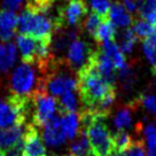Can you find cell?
I'll return each instance as SVG.
<instances>
[{
  "label": "cell",
  "mask_w": 156,
  "mask_h": 156,
  "mask_svg": "<svg viewBox=\"0 0 156 156\" xmlns=\"http://www.w3.org/2000/svg\"><path fill=\"white\" fill-rule=\"evenodd\" d=\"M77 82L78 93L84 105V110L94 112L98 103L108 93L115 91L114 85L100 76L91 63L77 73Z\"/></svg>",
  "instance_id": "6da1fadb"
},
{
  "label": "cell",
  "mask_w": 156,
  "mask_h": 156,
  "mask_svg": "<svg viewBox=\"0 0 156 156\" xmlns=\"http://www.w3.org/2000/svg\"><path fill=\"white\" fill-rule=\"evenodd\" d=\"M80 123L86 132L91 151L95 156H112V136L105 123L103 115L84 110L80 112Z\"/></svg>",
  "instance_id": "7a4b0ae2"
},
{
  "label": "cell",
  "mask_w": 156,
  "mask_h": 156,
  "mask_svg": "<svg viewBox=\"0 0 156 156\" xmlns=\"http://www.w3.org/2000/svg\"><path fill=\"white\" fill-rule=\"evenodd\" d=\"M38 68L32 63L22 62L14 69L10 77V90L14 95L31 98L39 91H45L43 75L38 76Z\"/></svg>",
  "instance_id": "3957f363"
},
{
  "label": "cell",
  "mask_w": 156,
  "mask_h": 156,
  "mask_svg": "<svg viewBox=\"0 0 156 156\" xmlns=\"http://www.w3.org/2000/svg\"><path fill=\"white\" fill-rule=\"evenodd\" d=\"M58 112V103L55 98L49 95L46 91H39L32 97L31 119L36 126H44L51 118Z\"/></svg>",
  "instance_id": "277c9868"
},
{
  "label": "cell",
  "mask_w": 156,
  "mask_h": 156,
  "mask_svg": "<svg viewBox=\"0 0 156 156\" xmlns=\"http://www.w3.org/2000/svg\"><path fill=\"white\" fill-rule=\"evenodd\" d=\"M92 55L93 52L90 45L77 38L69 45L64 62L71 71H76L78 73L91 63Z\"/></svg>",
  "instance_id": "5b68a950"
},
{
  "label": "cell",
  "mask_w": 156,
  "mask_h": 156,
  "mask_svg": "<svg viewBox=\"0 0 156 156\" xmlns=\"http://www.w3.org/2000/svg\"><path fill=\"white\" fill-rule=\"evenodd\" d=\"M23 156H47V151L39 134L38 127L30 123L27 125L22 146Z\"/></svg>",
  "instance_id": "8992f818"
},
{
  "label": "cell",
  "mask_w": 156,
  "mask_h": 156,
  "mask_svg": "<svg viewBox=\"0 0 156 156\" xmlns=\"http://www.w3.org/2000/svg\"><path fill=\"white\" fill-rule=\"evenodd\" d=\"M62 9L64 25L76 28L83 23L84 17L87 14V6L84 0H68Z\"/></svg>",
  "instance_id": "52a82bcc"
},
{
  "label": "cell",
  "mask_w": 156,
  "mask_h": 156,
  "mask_svg": "<svg viewBox=\"0 0 156 156\" xmlns=\"http://www.w3.org/2000/svg\"><path fill=\"white\" fill-rule=\"evenodd\" d=\"M43 139L48 147L62 146L68 139L61 124V115H55L44 125Z\"/></svg>",
  "instance_id": "ba28073f"
},
{
  "label": "cell",
  "mask_w": 156,
  "mask_h": 156,
  "mask_svg": "<svg viewBox=\"0 0 156 156\" xmlns=\"http://www.w3.org/2000/svg\"><path fill=\"white\" fill-rule=\"evenodd\" d=\"M27 130V124L0 129V149L2 151H9L23 142Z\"/></svg>",
  "instance_id": "9c48e42d"
},
{
  "label": "cell",
  "mask_w": 156,
  "mask_h": 156,
  "mask_svg": "<svg viewBox=\"0 0 156 156\" xmlns=\"http://www.w3.org/2000/svg\"><path fill=\"white\" fill-rule=\"evenodd\" d=\"M91 64H92L94 69L97 70L100 76H102L108 83L112 85L115 84V66L112 58L108 56L107 54H105L100 49L98 52H94L91 58Z\"/></svg>",
  "instance_id": "30bf717a"
},
{
  "label": "cell",
  "mask_w": 156,
  "mask_h": 156,
  "mask_svg": "<svg viewBox=\"0 0 156 156\" xmlns=\"http://www.w3.org/2000/svg\"><path fill=\"white\" fill-rule=\"evenodd\" d=\"M19 27V17L13 10L0 9V40L9 41Z\"/></svg>",
  "instance_id": "8fae6325"
},
{
  "label": "cell",
  "mask_w": 156,
  "mask_h": 156,
  "mask_svg": "<svg viewBox=\"0 0 156 156\" xmlns=\"http://www.w3.org/2000/svg\"><path fill=\"white\" fill-rule=\"evenodd\" d=\"M16 44H17L23 62L34 64L37 45H38V38L32 37V36H28V34H20L16 38Z\"/></svg>",
  "instance_id": "7c38bea8"
},
{
  "label": "cell",
  "mask_w": 156,
  "mask_h": 156,
  "mask_svg": "<svg viewBox=\"0 0 156 156\" xmlns=\"http://www.w3.org/2000/svg\"><path fill=\"white\" fill-rule=\"evenodd\" d=\"M108 20L115 27L121 29H129V27H131L133 23L131 14L124 8L122 4L118 2L110 6V9L108 12Z\"/></svg>",
  "instance_id": "4fadbf2b"
},
{
  "label": "cell",
  "mask_w": 156,
  "mask_h": 156,
  "mask_svg": "<svg viewBox=\"0 0 156 156\" xmlns=\"http://www.w3.org/2000/svg\"><path fill=\"white\" fill-rule=\"evenodd\" d=\"M101 51L112 58L116 70L122 71V70H124L125 68L129 67L126 62V58H125V55L123 54V52L119 48V46L114 40H108V41L102 43L101 44Z\"/></svg>",
  "instance_id": "5bb4252c"
},
{
  "label": "cell",
  "mask_w": 156,
  "mask_h": 156,
  "mask_svg": "<svg viewBox=\"0 0 156 156\" xmlns=\"http://www.w3.org/2000/svg\"><path fill=\"white\" fill-rule=\"evenodd\" d=\"M16 58L17 49L13 43H0V73H7L14 66Z\"/></svg>",
  "instance_id": "9a60e30c"
},
{
  "label": "cell",
  "mask_w": 156,
  "mask_h": 156,
  "mask_svg": "<svg viewBox=\"0 0 156 156\" xmlns=\"http://www.w3.org/2000/svg\"><path fill=\"white\" fill-rule=\"evenodd\" d=\"M61 115V124L68 139H76L80 132V118L76 112H63Z\"/></svg>",
  "instance_id": "2e32d148"
},
{
  "label": "cell",
  "mask_w": 156,
  "mask_h": 156,
  "mask_svg": "<svg viewBox=\"0 0 156 156\" xmlns=\"http://www.w3.org/2000/svg\"><path fill=\"white\" fill-rule=\"evenodd\" d=\"M138 13L142 20L156 27V0H136Z\"/></svg>",
  "instance_id": "e0dca14e"
},
{
  "label": "cell",
  "mask_w": 156,
  "mask_h": 156,
  "mask_svg": "<svg viewBox=\"0 0 156 156\" xmlns=\"http://www.w3.org/2000/svg\"><path fill=\"white\" fill-rule=\"evenodd\" d=\"M91 153L92 151H91L86 132L85 130H80L79 134L77 136V139L70 145V154L73 156H87Z\"/></svg>",
  "instance_id": "ac0fdd59"
},
{
  "label": "cell",
  "mask_w": 156,
  "mask_h": 156,
  "mask_svg": "<svg viewBox=\"0 0 156 156\" xmlns=\"http://www.w3.org/2000/svg\"><path fill=\"white\" fill-rule=\"evenodd\" d=\"M116 34V27L109 20H102L101 24L99 25L94 38L98 43H105L108 40H114Z\"/></svg>",
  "instance_id": "d6986e66"
},
{
  "label": "cell",
  "mask_w": 156,
  "mask_h": 156,
  "mask_svg": "<svg viewBox=\"0 0 156 156\" xmlns=\"http://www.w3.org/2000/svg\"><path fill=\"white\" fill-rule=\"evenodd\" d=\"M142 134L146 139L147 156H156V123H148L142 127Z\"/></svg>",
  "instance_id": "ffe728a7"
},
{
  "label": "cell",
  "mask_w": 156,
  "mask_h": 156,
  "mask_svg": "<svg viewBox=\"0 0 156 156\" xmlns=\"http://www.w3.org/2000/svg\"><path fill=\"white\" fill-rule=\"evenodd\" d=\"M132 121L133 118H132L131 108L125 107L121 109L119 112H117L112 119V123L117 131H125L132 126Z\"/></svg>",
  "instance_id": "44dd1931"
},
{
  "label": "cell",
  "mask_w": 156,
  "mask_h": 156,
  "mask_svg": "<svg viewBox=\"0 0 156 156\" xmlns=\"http://www.w3.org/2000/svg\"><path fill=\"white\" fill-rule=\"evenodd\" d=\"M79 101L76 95V92H68L60 97L58 101V112L60 114L63 112H75L78 110Z\"/></svg>",
  "instance_id": "7402d4cb"
},
{
  "label": "cell",
  "mask_w": 156,
  "mask_h": 156,
  "mask_svg": "<svg viewBox=\"0 0 156 156\" xmlns=\"http://www.w3.org/2000/svg\"><path fill=\"white\" fill-rule=\"evenodd\" d=\"M138 37L136 34L133 32L132 29H125V31L121 36V40H119V48L123 52V54H130L133 51V47L136 45Z\"/></svg>",
  "instance_id": "603a6c76"
},
{
  "label": "cell",
  "mask_w": 156,
  "mask_h": 156,
  "mask_svg": "<svg viewBox=\"0 0 156 156\" xmlns=\"http://www.w3.org/2000/svg\"><path fill=\"white\" fill-rule=\"evenodd\" d=\"M133 140L132 136L125 131H117L112 136V145H114V154L125 151L131 145Z\"/></svg>",
  "instance_id": "cb8c5ba5"
},
{
  "label": "cell",
  "mask_w": 156,
  "mask_h": 156,
  "mask_svg": "<svg viewBox=\"0 0 156 156\" xmlns=\"http://www.w3.org/2000/svg\"><path fill=\"white\" fill-rule=\"evenodd\" d=\"M132 30H133V32L136 34L138 38L147 39L154 34L155 27L149 24L145 20H138L133 23V29Z\"/></svg>",
  "instance_id": "d4e9b609"
},
{
  "label": "cell",
  "mask_w": 156,
  "mask_h": 156,
  "mask_svg": "<svg viewBox=\"0 0 156 156\" xmlns=\"http://www.w3.org/2000/svg\"><path fill=\"white\" fill-rule=\"evenodd\" d=\"M101 22H102V17L93 12L91 14H88L87 17L84 21V29H85V31L90 36L94 37L98 28H99V25L101 24Z\"/></svg>",
  "instance_id": "484cf974"
},
{
  "label": "cell",
  "mask_w": 156,
  "mask_h": 156,
  "mask_svg": "<svg viewBox=\"0 0 156 156\" xmlns=\"http://www.w3.org/2000/svg\"><path fill=\"white\" fill-rule=\"evenodd\" d=\"M114 156H147L146 149L141 141H133L125 151L112 154Z\"/></svg>",
  "instance_id": "4316f807"
},
{
  "label": "cell",
  "mask_w": 156,
  "mask_h": 156,
  "mask_svg": "<svg viewBox=\"0 0 156 156\" xmlns=\"http://www.w3.org/2000/svg\"><path fill=\"white\" fill-rule=\"evenodd\" d=\"M142 53H144L147 61L153 67L156 66V47L151 37L144 40V43H142Z\"/></svg>",
  "instance_id": "83f0119b"
},
{
  "label": "cell",
  "mask_w": 156,
  "mask_h": 156,
  "mask_svg": "<svg viewBox=\"0 0 156 156\" xmlns=\"http://www.w3.org/2000/svg\"><path fill=\"white\" fill-rule=\"evenodd\" d=\"M90 4L93 12L95 14L100 15L101 17L108 15V12L110 9V0H90Z\"/></svg>",
  "instance_id": "f1b7e54d"
},
{
  "label": "cell",
  "mask_w": 156,
  "mask_h": 156,
  "mask_svg": "<svg viewBox=\"0 0 156 156\" xmlns=\"http://www.w3.org/2000/svg\"><path fill=\"white\" fill-rule=\"evenodd\" d=\"M139 101L141 102L142 107L145 108L147 112H149L154 116H156V97L154 94L145 93L140 97Z\"/></svg>",
  "instance_id": "f546056e"
},
{
  "label": "cell",
  "mask_w": 156,
  "mask_h": 156,
  "mask_svg": "<svg viewBox=\"0 0 156 156\" xmlns=\"http://www.w3.org/2000/svg\"><path fill=\"white\" fill-rule=\"evenodd\" d=\"M23 1L24 0H2V7H4V9L15 12V10L20 9Z\"/></svg>",
  "instance_id": "4dcf8cb0"
},
{
  "label": "cell",
  "mask_w": 156,
  "mask_h": 156,
  "mask_svg": "<svg viewBox=\"0 0 156 156\" xmlns=\"http://www.w3.org/2000/svg\"><path fill=\"white\" fill-rule=\"evenodd\" d=\"M122 5L124 6V8L130 14H136V13H138V2H136V0H123Z\"/></svg>",
  "instance_id": "1f68e13d"
},
{
  "label": "cell",
  "mask_w": 156,
  "mask_h": 156,
  "mask_svg": "<svg viewBox=\"0 0 156 156\" xmlns=\"http://www.w3.org/2000/svg\"><path fill=\"white\" fill-rule=\"evenodd\" d=\"M153 75H154V77L156 78V66L153 67Z\"/></svg>",
  "instance_id": "d6a6232c"
},
{
  "label": "cell",
  "mask_w": 156,
  "mask_h": 156,
  "mask_svg": "<svg viewBox=\"0 0 156 156\" xmlns=\"http://www.w3.org/2000/svg\"><path fill=\"white\" fill-rule=\"evenodd\" d=\"M0 156H5V153L1 151V149H0Z\"/></svg>",
  "instance_id": "836d02e7"
},
{
  "label": "cell",
  "mask_w": 156,
  "mask_h": 156,
  "mask_svg": "<svg viewBox=\"0 0 156 156\" xmlns=\"http://www.w3.org/2000/svg\"><path fill=\"white\" fill-rule=\"evenodd\" d=\"M87 156H95V155H93L92 153H91V154H90V155H87Z\"/></svg>",
  "instance_id": "e575fe53"
}]
</instances>
